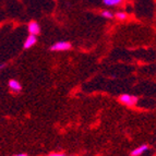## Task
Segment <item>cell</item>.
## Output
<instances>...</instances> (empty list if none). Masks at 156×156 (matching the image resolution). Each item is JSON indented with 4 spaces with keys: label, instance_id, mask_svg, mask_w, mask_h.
Returning a JSON list of instances; mask_svg holds the SVG:
<instances>
[{
    "label": "cell",
    "instance_id": "4",
    "mask_svg": "<svg viewBox=\"0 0 156 156\" xmlns=\"http://www.w3.org/2000/svg\"><path fill=\"white\" fill-rule=\"evenodd\" d=\"M37 42V37L35 36V35H30V36H27V38H26V41L24 42V48L25 49H27V48H31V47H33L34 45L36 44Z\"/></svg>",
    "mask_w": 156,
    "mask_h": 156
},
{
    "label": "cell",
    "instance_id": "6",
    "mask_svg": "<svg viewBox=\"0 0 156 156\" xmlns=\"http://www.w3.org/2000/svg\"><path fill=\"white\" fill-rule=\"evenodd\" d=\"M147 150H148V146L146 145V144H143V145H141L135 148V150H133V151L131 152V156H140L141 154H143L144 152H146Z\"/></svg>",
    "mask_w": 156,
    "mask_h": 156
},
{
    "label": "cell",
    "instance_id": "10",
    "mask_svg": "<svg viewBox=\"0 0 156 156\" xmlns=\"http://www.w3.org/2000/svg\"><path fill=\"white\" fill-rule=\"evenodd\" d=\"M48 156H66L65 154H62V153H51V154H49Z\"/></svg>",
    "mask_w": 156,
    "mask_h": 156
},
{
    "label": "cell",
    "instance_id": "11",
    "mask_svg": "<svg viewBox=\"0 0 156 156\" xmlns=\"http://www.w3.org/2000/svg\"><path fill=\"white\" fill-rule=\"evenodd\" d=\"M13 156H27L26 154H16V155H13Z\"/></svg>",
    "mask_w": 156,
    "mask_h": 156
},
{
    "label": "cell",
    "instance_id": "1",
    "mask_svg": "<svg viewBox=\"0 0 156 156\" xmlns=\"http://www.w3.org/2000/svg\"><path fill=\"white\" fill-rule=\"evenodd\" d=\"M119 101H120V103L127 105L128 107H132V106H135L136 103H138V97L129 95V94H122V95H120Z\"/></svg>",
    "mask_w": 156,
    "mask_h": 156
},
{
    "label": "cell",
    "instance_id": "9",
    "mask_svg": "<svg viewBox=\"0 0 156 156\" xmlns=\"http://www.w3.org/2000/svg\"><path fill=\"white\" fill-rule=\"evenodd\" d=\"M116 18H117L118 20H120V21H123V20H126V19H127V13L118 12V13H116Z\"/></svg>",
    "mask_w": 156,
    "mask_h": 156
},
{
    "label": "cell",
    "instance_id": "2",
    "mask_svg": "<svg viewBox=\"0 0 156 156\" xmlns=\"http://www.w3.org/2000/svg\"><path fill=\"white\" fill-rule=\"evenodd\" d=\"M70 48H71L70 43L58 42L50 47V50H52V51H65V50H69Z\"/></svg>",
    "mask_w": 156,
    "mask_h": 156
},
{
    "label": "cell",
    "instance_id": "8",
    "mask_svg": "<svg viewBox=\"0 0 156 156\" xmlns=\"http://www.w3.org/2000/svg\"><path fill=\"white\" fill-rule=\"evenodd\" d=\"M101 16H103V18H106V19H112L114 18V14H112L110 11L104 10V11H101Z\"/></svg>",
    "mask_w": 156,
    "mask_h": 156
},
{
    "label": "cell",
    "instance_id": "7",
    "mask_svg": "<svg viewBox=\"0 0 156 156\" xmlns=\"http://www.w3.org/2000/svg\"><path fill=\"white\" fill-rule=\"evenodd\" d=\"M123 0H103V2L108 7H114V5H118L122 2Z\"/></svg>",
    "mask_w": 156,
    "mask_h": 156
},
{
    "label": "cell",
    "instance_id": "3",
    "mask_svg": "<svg viewBox=\"0 0 156 156\" xmlns=\"http://www.w3.org/2000/svg\"><path fill=\"white\" fill-rule=\"evenodd\" d=\"M29 32L30 34H32V35H38L39 32H41V27H39V24L37 23L36 21H32L29 23Z\"/></svg>",
    "mask_w": 156,
    "mask_h": 156
},
{
    "label": "cell",
    "instance_id": "5",
    "mask_svg": "<svg viewBox=\"0 0 156 156\" xmlns=\"http://www.w3.org/2000/svg\"><path fill=\"white\" fill-rule=\"evenodd\" d=\"M8 85H9V87H10L11 91L16 92V93L21 91V89H22V86H21V84H20V82H19V81H16V80H10V81H9Z\"/></svg>",
    "mask_w": 156,
    "mask_h": 156
}]
</instances>
